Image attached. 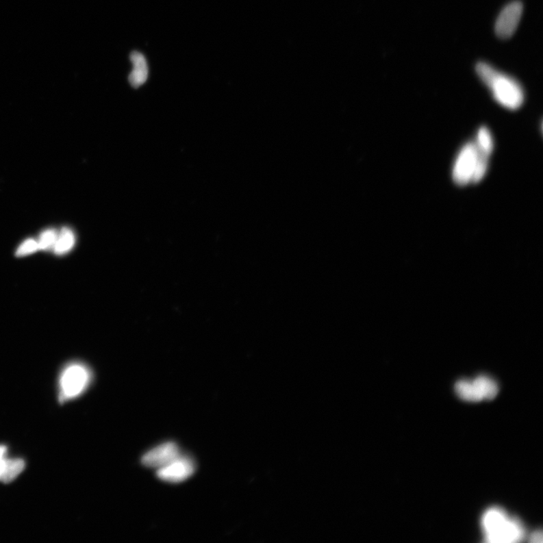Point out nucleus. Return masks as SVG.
Masks as SVG:
<instances>
[{
  "label": "nucleus",
  "mask_w": 543,
  "mask_h": 543,
  "mask_svg": "<svg viewBox=\"0 0 543 543\" xmlns=\"http://www.w3.org/2000/svg\"><path fill=\"white\" fill-rule=\"evenodd\" d=\"M479 77L492 90L495 100L505 108L517 110L522 105L525 93L516 80L483 62L476 66Z\"/></svg>",
  "instance_id": "1"
},
{
  "label": "nucleus",
  "mask_w": 543,
  "mask_h": 543,
  "mask_svg": "<svg viewBox=\"0 0 543 543\" xmlns=\"http://www.w3.org/2000/svg\"><path fill=\"white\" fill-rule=\"evenodd\" d=\"M481 525L485 541L488 542H518L525 538L522 522L517 518H510L501 508H490L483 513Z\"/></svg>",
  "instance_id": "2"
},
{
  "label": "nucleus",
  "mask_w": 543,
  "mask_h": 543,
  "mask_svg": "<svg viewBox=\"0 0 543 543\" xmlns=\"http://www.w3.org/2000/svg\"><path fill=\"white\" fill-rule=\"evenodd\" d=\"M91 372L84 364H70L62 372L60 379L61 400L75 399L84 392L91 382Z\"/></svg>",
  "instance_id": "3"
},
{
  "label": "nucleus",
  "mask_w": 543,
  "mask_h": 543,
  "mask_svg": "<svg viewBox=\"0 0 543 543\" xmlns=\"http://www.w3.org/2000/svg\"><path fill=\"white\" fill-rule=\"evenodd\" d=\"M478 153L475 143L466 144L460 151L453 169V179L458 186H465L472 182Z\"/></svg>",
  "instance_id": "4"
},
{
  "label": "nucleus",
  "mask_w": 543,
  "mask_h": 543,
  "mask_svg": "<svg viewBox=\"0 0 543 543\" xmlns=\"http://www.w3.org/2000/svg\"><path fill=\"white\" fill-rule=\"evenodd\" d=\"M523 12V5L520 1L508 4L498 16L495 32L501 39H508L515 34Z\"/></svg>",
  "instance_id": "5"
},
{
  "label": "nucleus",
  "mask_w": 543,
  "mask_h": 543,
  "mask_svg": "<svg viewBox=\"0 0 543 543\" xmlns=\"http://www.w3.org/2000/svg\"><path fill=\"white\" fill-rule=\"evenodd\" d=\"M195 472V464L191 458L179 455L172 462L157 470L160 479L168 483H181L188 479Z\"/></svg>",
  "instance_id": "6"
},
{
  "label": "nucleus",
  "mask_w": 543,
  "mask_h": 543,
  "mask_svg": "<svg viewBox=\"0 0 543 543\" xmlns=\"http://www.w3.org/2000/svg\"><path fill=\"white\" fill-rule=\"evenodd\" d=\"M180 455V450L175 443L166 442L148 451L142 457V464L147 467L159 470Z\"/></svg>",
  "instance_id": "7"
},
{
  "label": "nucleus",
  "mask_w": 543,
  "mask_h": 543,
  "mask_svg": "<svg viewBox=\"0 0 543 543\" xmlns=\"http://www.w3.org/2000/svg\"><path fill=\"white\" fill-rule=\"evenodd\" d=\"M133 70L129 80L133 87L138 88L143 85L148 77V65L144 55L138 51H133L130 55Z\"/></svg>",
  "instance_id": "8"
},
{
  "label": "nucleus",
  "mask_w": 543,
  "mask_h": 543,
  "mask_svg": "<svg viewBox=\"0 0 543 543\" xmlns=\"http://www.w3.org/2000/svg\"><path fill=\"white\" fill-rule=\"evenodd\" d=\"M455 391L458 396L470 403H479L483 401V396L477 383L474 381H459L455 385Z\"/></svg>",
  "instance_id": "9"
},
{
  "label": "nucleus",
  "mask_w": 543,
  "mask_h": 543,
  "mask_svg": "<svg viewBox=\"0 0 543 543\" xmlns=\"http://www.w3.org/2000/svg\"><path fill=\"white\" fill-rule=\"evenodd\" d=\"M76 242L75 235L72 230L64 228L60 234L58 235L53 250L56 255H62L68 253L73 248Z\"/></svg>",
  "instance_id": "10"
},
{
  "label": "nucleus",
  "mask_w": 543,
  "mask_h": 543,
  "mask_svg": "<svg viewBox=\"0 0 543 543\" xmlns=\"http://www.w3.org/2000/svg\"><path fill=\"white\" fill-rule=\"evenodd\" d=\"M482 394L483 400L494 399L499 392L497 383L487 376H479L475 379Z\"/></svg>",
  "instance_id": "11"
},
{
  "label": "nucleus",
  "mask_w": 543,
  "mask_h": 543,
  "mask_svg": "<svg viewBox=\"0 0 543 543\" xmlns=\"http://www.w3.org/2000/svg\"><path fill=\"white\" fill-rule=\"evenodd\" d=\"M477 151L485 155L490 156L493 151V138L492 134L485 128L482 127L479 130L477 141L475 143Z\"/></svg>",
  "instance_id": "12"
},
{
  "label": "nucleus",
  "mask_w": 543,
  "mask_h": 543,
  "mask_svg": "<svg viewBox=\"0 0 543 543\" xmlns=\"http://www.w3.org/2000/svg\"><path fill=\"white\" fill-rule=\"evenodd\" d=\"M25 463L21 459H10L7 465L5 472L1 481L5 483H9L16 479L18 476L24 470Z\"/></svg>",
  "instance_id": "13"
},
{
  "label": "nucleus",
  "mask_w": 543,
  "mask_h": 543,
  "mask_svg": "<svg viewBox=\"0 0 543 543\" xmlns=\"http://www.w3.org/2000/svg\"><path fill=\"white\" fill-rule=\"evenodd\" d=\"M58 237L57 233L53 229H47L44 231L38 241L40 250L47 251L53 249Z\"/></svg>",
  "instance_id": "14"
},
{
  "label": "nucleus",
  "mask_w": 543,
  "mask_h": 543,
  "mask_svg": "<svg viewBox=\"0 0 543 543\" xmlns=\"http://www.w3.org/2000/svg\"><path fill=\"white\" fill-rule=\"evenodd\" d=\"M38 250H40L38 242L29 239L20 245L16 251V255L18 257H25L34 254Z\"/></svg>",
  "instance_id": "15"
},
{
  "label": "nucleus",
  "mask_w": 543,
  "mask_h": 543,
  "mask_svg": "<svg viewBox=\"0 0 543 543\" xmlns=\"http://www.w3.org/2000/svg\"><path fill=\"white\" fill-rule=\"evenodd\" d=\"M6 455L7 448L5 446H0V481L3 478L10 459Z\"/></svg>",
  "instance_id": "16"
},
{
  "label": "nucleus",
  "mask_w": 543,
  "mask_h": 543,
  "mask_svg": "<svg viewBox=\"0 0 543 543\" xmlns=\"http://www.w3.org/2000/svg\"><path fill=\"white\" fill-rule=\"evenodd\" d=\"M530 542L534 543L542 542V532L541 531H535L531 534L530 537Z\"/></svg>",
  "instance_id": "17"
}]
</instances>
